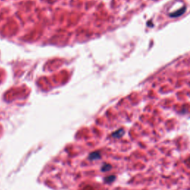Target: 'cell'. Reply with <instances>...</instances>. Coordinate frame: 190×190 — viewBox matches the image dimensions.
Returning <instances> with one entry per match:
<instances>
[{
	"mask_svg": "<svg viewBox=\"0 0 190 190\" xmlns=\"http://www.w3.org/2000/svg\"><path fill=\"white\" fill-rule=\"evenodd\" d=\"M111 168H112V167H111L110 165H106H106H104V166H102V170L104 171H105L110 170V169H111Z\"/></svg>",
	"mask_w": 190,
	"mask_h": 190,
	"instance_id": "3",
	"label": "cell"
},
{
	"mask_svg": "<svg viewBox=\"0 0 190 190\" xmlns=\"http://www.w3.org/2000/svg\"><path fill=\"white\" fill-rule=\"evenodd\" d=\"M123 134H124V131L122 129H120V130H118L116 132H114L112 134V136L114 137H116V138H119V137H122L123 135Z\"/></svg>",
	"mask_w": 190,
	"mask_h": 190,
	"instance_id": "1",
	"label": "cell"
},
{
	"mask_svg": "<svg viewBox=\"0 0 190 190\" xmlns=\"http://www.w3.org/2000/svg\"><path fill=\"white\" fill-rule=\"evenodd\" d=\"M100 155L98 152H94L92 153L91 155H90V157H92V159H94V158H99L100 157Z\"/></svg>",
	"mask_w": 190,
	"mask_h": 190,
	"instance_id": "2",
	"label": "cell"
},
{
	"mask_svg": "<svg viewBox=\"0 0 190 190\" xmlns=\"http://www.w3.org/2000/svg\"><path fill=\"white\" fill-rule=\"evenodd\" d=\"M114 179H115V177H114V176H109V177H106V181L109 183V182H112L113 180H114Z\"/></svg>",
	"mask_w": 190,
	"mask_h": 190,
	"instance_id": "4",
	"label": "cell"
},
{
	"mask_svg": "<svg viewBox=\"0 0 190 190\" xmlns=\"http://www.w3.org/2000/svg\"><path fill=\"white\" fill-rule=\"evenodd\" d=\"M183 11H184L183 8H182L180 11H177V12H176V13H175V14H171V16H178L179 14H182V13H183Z\"/></svg>",
	"mask_w": 190,
	"mask_h": 190,
	"instance_id": "5",
	"label": "cell"
}]
</instances>
